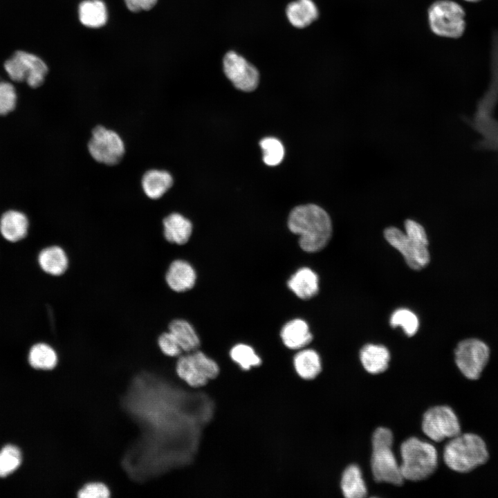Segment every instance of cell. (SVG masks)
Instances as JSON below:
<instances>
[{"mask_svg":"<svg viewBox=\"0 0 498 498\" xmlns=\"http://www.w3.org/2000/svg\"><path fill=\"white\" fill-rule=\"evenodd\" d=\"M400 452V468L404 480L417 481L425 479L437 468L438 454L435 447L416 437H410L403 441Z\"/></svg>","mask_w":498,"mask_h":498,"instance_id":"cell-3","label":"cell"},{"mask_svg":"<svg viewBox=\"0 0 498 498\" xmlns=\"http://www.w3.org/2000/svg\"><path fill=\"white\" fill-rule=\"evenodd\" d=\"M405 234L422 245L428 246V239L426 232L423 227L418 222L412 219H407L405 223Z\"/></svg>","mask_w":498,"mask_h":498,"instance_id":"cell-33","label":"cell"},{"mask_svg":"<svg viewBox=\"0 0 498 498\" xmlns=\"http://www.w3.org/2000/svg\"><path fill=\"white\" fill-rule=\"evenodd\" d=\"M37 263L41 271L46 275L58 277L68 270L69 259L66 250L61 246L51 244L39 250Z\"/></svg>","mask_w":498,"mask_h":498,"instance_id":"cell-13","label":"cell"},{"mask_svg":"<svg viewBox=\"0 0 498 498\" xmlns=\"http://www.w3.org/2000/svg\"><path fill=\"white\" fill-rule=\"evenodd\" d=\"M465 1H469V2H477V1H480V0H465Z\"/></svg>","mask_w":498,"mask_h":498,"instance_id":"cell-36","label":"cell"},{"mask_svg":"<svg viewBox=\"0 0 498 498\" xmlns=\"http://www.w3.org/2000/svg\"><path fill=\"white\" fill-rule=\"evenodd\" d=\"M263 151V160L270 166L279 164L284 155V149L282 142L275 138L268 137L260 141Z\"/></svg>","mask_w":498,"mask_h":498,"instance_id":"cell-30","label":"cell"},{"mask_svg":"<svg viewBox=\"0 0 498 498\" xmlns=\"http://www.w3.org/2000/svg\"><path fill=\"white\" fill-rule=\"evenodd\" d=\"M3 66L12 81L26 82L31 88L42 86L48 71V66L40 57L24 50L16 51Z\"/></svg>","mask_w":498,"mask_h":498,"instance_id":"cell-8","label":"cell"},{"mask_svg":"<svg viewBox=\"0 0 498 498\" xmlns=\"http://www.w3.org/2000/svg\"><path fill=\"white\" fill-rule=\"evenodd\" d=\"M280 337L284 344L290 349H300L313 339L308 324L299 318L286 322L282 328Z\"/></svg>","mask_w":498,"mask_h":498,"instance_id":"cell-17","label":"cell"},{"mask_svg":"<svg viewBox=\"0 0 498 498\" xmlns=\"http://www.w3.org/2000/svg\"><path fill=\"white\" fill-rule=\"evenodd\" d=\"M422 430L435 442L452 439L461 433L459 420L448 405H436L428 409L423 416Z\"/></svg>","mask_w":498,"mask_h":498,"instance_id":"cell-10","label":"cell"},{"mask_svg":"<svg viewBox=\"0 0 498 498\" xmlns=\"http://www.w3.org/2000/svg\"><path fill=\"white\" fill-rule=\"evenodd\" d=\"M80 498H107L110 496L108 488L102 483H90L84 486L77 494Z\"/></svg>","mask_w":498,"mask_h":498,"instance_id":"cell-34","label":"cell"},{"mask_svg":"<svg viewBox=\"0 0 498 498\" xmlns=\"http://www.w3.org/2000/svg\"><path fill=\"white\" fill-rule=\"evenodd\" d=\"M340 487L347 498H362L367 495V487L357 465L352 464L346 468L342 475Z\"/></svg>","mask_w":498,"mask_h":498,"instance_id":"cell-26","label":"cell"},{"mask_svg":"<svg viewBox=\"0 0 498 498\" xmlns=\"http://www.w3.org/2000/svg\"><path fill=\"white\" fill-rule=\"evenodd\" d=\"M17 105V92L15 86L8 82H0V116L13 111Z\"/></svg>","mask_w":498,"mask_h":498,"instance_id":"cell-31","label":"cell"},{"mask_svg":"<svg viewBox=\"0 0 498 498\" xmlns=\"http://www.w3.org/2000/svg\"><path fill=\"white\" fill-rule=\"evenodd\" d=\"M389 323L392 327H401L407 336H413L419 326L417 316L407 308L396 310L390 317Z\"/></svg>","mask_w":498,"mask_h":498,"instance_id":"cell-29","label":"cell"},{"mask_svg":"<svg viewBox=\"0 0 498 498\" xmlns=\"http://www.w3.org/2000/svg\"><path fill=\"white\" fill-rule=\"evenodd\" d=\"M288 227L299 236L300 248L306 252L322 250L332 235V223L329 214L315 204L295 207L290 212Z\"/></svg>","mask_w":498,"mask_h":498,"instance_id":"cell-1","label":"cell"},{"mask_svg":"<svg viewBox=\"0 0 498 498\" xmlns=\"http://www.w3.org/2000/svg\"><path fill=\"white\" fill-rule=\"evenodd\" d=\"M223 64L225 75L237 89L243 91H252L257 88L259 79V72L242 56L234 51H230L225 54Z\"/></svg>","mask_w":498,"mask_h":498,"instance_id":"cell-12","label":"cell"},{"mask_svg":"<svg viewBox=\"0 0 498 498\" xmlns=\"http://www.w3.org/2000/svg\"><path fill=\"white\" fill-rule=\"evenodd\" d=\"M286 15L293 26L302 28L317 18L318 10L312 0H297L288 5Z\"/></svg>","mask_w":498,"mask_h":498,"instance_id":"cell-21","label":"cell"},{"mask_svg":"<svg viewBox=\"0 0 498 498\" xmlns=\"http://www.w3.org/2000/svg\"><path fill=\"white\" fill-rule=\"evenodd\" d=\"M293 366L297 374L304 380H312L322 370L321 359L313 349H306L299 351L293 358Z\"/></svg>","mask_w":498,"mask_h":498,"instance_id":"cell-24","label":"cell"},{"mask_svg":"<svg viewBox=\"0 0 498 498\" xmlns=\"http://www.w3.org/2000/svg\"><path fill=\"white\" fill-rule=\"evenodd\" d=\"M30 227L28 217L22 211L8 210L0 216V236L7 242L15 243L25 239Z\"/></svg>","mask_w":498,"mask_h":498,"instance_id":"cell-14","label":"cell"},{"mask_svg":"<svg viewBox=\"0 0 498 498\" xmlns=\"http://www.w3.org/2000/svg\"><path fill=\"white\" fill-rule=\"evenodd\" d=\"M168 331L174 336L183 351L192 352L200 346V339L193 326L184 319H174L168 324Z\"/></svg>","mask_w":498,"mask_h":498,"instance_id":"cell-22","label":"cell"},{"mask_svg":"<svg viewBox=\"0 0 498 498\" xmlns=\"http://www.w3.org/2000/svg\"><path fill=\"white\" fill-rule=\"evenodd\" d=\"M176 371L178 377L189 386L201 387L209 380L216 378L220 369L214 360L203 352L195 350L179 357Z\"/></svg>","mask_w":498,"mask_h":498,"instance_id":"cell-6","label":"cell"},{"mask_svg":"<svg viewBox=\"0 0 498 498\" xmlns=\"http://www.w3.org/2000/svg\"><path fill=\"white\" fill-rule=\"evenodd\" d=\"M230 356L243 370H250L261 363V358L254 349L246 344H237L232 347L230 351Z\"/></svg>","mask_w":498,"mask_h":498,"instance_id":"cell-27","label":"cell"},{"mask_svg":"<svg viewBox=\"0 0 498 498\" xmlns=\"http://www.w3.org/2000/svg\"><path fill=\"white\" fill-rule=\"evenodd\" d=\"M158 345L163 354L169 357L180 356L183 350L172 333L167 331L158 338Z\"/></svg>","mask_w":498,"mask_h":498,"instance_id":"cell-32","label":"cell"},{"mask_svg":"<svg viewBox=\"0 0 498 498\" xmlns=\"http://www.w3.org/2000/svg\"><path fill=\"white\" fill-rule=\"evenodd\" d=\"M163 237L165 239L176 245H184L192 233V223L178 212H173L163 219Z\"/></svg>","mask_w":498,"mask_h":498,"instance_id":"cell-16","label":"cell"},{"mask_svg":"<svg viewBox=\"0 0 498 498\" xmlns=\"http://www.w3.org/2000/svg\"><path fill=\"white\" fill-rule=\"evenodd\" d=\"M488 459L485 441L475 433H460L450 439L443 449L445 465L459 473L469 472L486 463Z\"/></svg>","mask_w":498,"mask_h":498,"instance_id":"cell-2","label":"cell"},{"mask_svg":"<svg viewBox=\"0 0 498 498\" xmlns=\"http://www.w3.org/2000/svg\"><path fill=\"white\" fill-rule=\"evenodd\" d=\"M79 19L85 26L92 28H100L107 21V10L101 0H86L79 5Z\"/></svg>","mask_w":498,"mask_h":498,"instance_id":"cell-23","label":"cell"},{"mask_svg":"<svg viewBox=\"0 0 498 498\" xmlns=\"http://www.w3.org/2000/svg\"><path fill=\"white\" fill-rule=\"evenodd\" d=\"M393 434L386 427H378L372 435L371 467L377 482L401 485L404 479L392 451Z\"/></svg>","mask_w":498,"mask_h":498,"instance_id":"cell-4","label":"cell"},{"mask_svg":"<svg viewBox=\"0 0 498 498\" xmlns=\"http://www.w3.org/2000/svg\"><path fill=\"white\" fill-rule=\"evenodd\" d=\"M167 286L176 293L192 289L196 282V274L192 266L187 261L175 259L169 264L165 276Z\"/></svg>","mask_w":498,"mask_h":498,"instance_id":"cell-15","label":"cell"},{"mask_svg":"<svg viewBox=\"0 0 498 498\" xmlns=\"http://www.w3.org/2000/svg\"><path fill=\"white\" fill-rule=\"evenodd\" d=\"M157 1L158 0H124L127 8L133 12L151 10Z\"/></svg>","mask_w":498,"mask_h":498,"instance_id":"cell-35","label":"cell"},{"mask_svg":"<svg viewBox=\"0 0 498 498\" xmlns=\"http://www.w3.org/2000/svg\"><path fill=\"white\" fill-rule=\"evenodd\" d=\"M22 459L21 452L17 446H4L0 450V477H6L16 471L21 465Z\"/></svg>","mask_w":498,"mask_h":498,"instance_id":"cell-28","label":"cell"},{"mask_svg":"<svg viewBox=\"0 0 498 498\" xmlns=\"http://www.w3.org/2000/svg\"><path fill=\"white\" fill-rule=\"evenodd\" d=\"M28 364L40 370H50L57 364L58 357L55 349L49 344L39 342L31 345L28 351Z\"/></svg>","mask_w":498,"mask_h":498,"instance_id":"cell-25","label":"cell"},{"mask_svg":"<svg viewBox=\"0 0 498 498\" xmlns=\"http://www.w3.org/2000/svg\"><path fill=\"white\" fill-rule=\"evenodd\" d=\"M288 288L302 299H308L318 292V277L311 268L303 267L298 269L288 279Z\"/></svg>","mask_w":498,"mask_h":498,"instance_id":"cell-18","label":"cell"},{"mask_svg":"<svg viewBox=\"0 0 498 498\" xmlns=\"http://www.w3.org/2000/svg\"><path fill=\"white\" fill-rule=\"evenodd\" d=\"M88 150L91 157L98 163L114 165L120 162L124 156L125 146L116 131L98 125L92 130Z\"/></svg>","mask_w":498,"mask_h":498,"instance_id":"cell-9","label":"cell"},{"mask_svg":"<svg viewBox=\"0 0 498 498\" xmlns=\"http://www.w3.org/2000/svg\"><path fill=\"white\" fill-rule=\"evenodd\" d=\"M490 356V350L483 340L469 338L460 341L454 349V361L461 373L468 379L480 378Z\"/></svg>","mask_w":498,"mask_h":498,"instance_id":"cell-7","label":"cell"},{"mask_svg":"<svg viewBox=\"0 0 498 498\" xmlns=\"http://www.w3.org/2000/svg\"><path fill=\"white\" fill-rule=\"evenodd\" d=\"M428 20L432 32L441 37H459L465 27L464 10L450 0H440L432 4L428 10Z\"/></svg>","mask_w":498,"mask_h":498,"instance_id":"cell-5","label":"cell"},{"mask_svg":"<svg viewBox=\"0 0 498 498\" xmlns=\"http://www.w3.org/2000/svg\"><path fill=\"white\" fill-rule=\"evenodd\" d=\"M384 237L387 242L403 256L407 264L414 270L425 267L430 260L427 246L417 243L396 227L387 228Z\"/></svg>","mask_w":498,"mask_h":498,"instance_id":"cell-11","label":"cell"},{"mask_svg":"<svg viewBox=\"0 0 498 498\" xmlns=\"http://www.w3.org/2000/svg\"><path fill=\"white\" fill-rule=\"evenodd\" d=\"M360 358L367 372L378 374L387 369L390 353L383 345L367 344L360 349Z\"/></svg>","mask_w":498,"mask_h":498,"instance_id":"cell-20","label":"cell"},{"mask_svg":"<svg viewBox=\"0 0 498 498\" xmlns=\"http://www.w3.org/2000/svg\"><path fill=\"white\" fill-rule=\"evenodd\" d=\"M173 178L165 170L152 169L142 176L141 185L145 195L154 200L160 199L172 186Z\"/></svg>","mask_w":498,"mask_h":498,"instance_id":"cell-19","label":"cell"}]
</instances>
